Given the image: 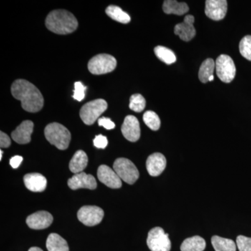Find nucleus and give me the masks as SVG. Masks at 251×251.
I'll list each match as a JSON object with an SVG mask.
<instances>
[{
    "label": "nucleus",
    "instance_id": "obj_4",
    "mask_svg": "<svg viewBox=\"0 0 251 251\" xmlns=\"http://www.w3.org/2000/svg\"><path fill=\"white\" fill-rule=\"evenodd\" d=\"M108 108V103L104 99H99L85 104L80 109V117L87 125H92L100 115Z\"/></svg>",
    "mask_w": 251,
    "mask_h": 251
},
{
    "label": "nucleus",
    "instance_id": "obj_20",
    "mask_svg": "<svg viewBox=\"0 0 251 251\" xmlns=\"http://www.w3.org/2000/svg\"><path fill=\"white\" fill-rule=\"evenodd\" d=\"M163 10L166 14L182 16L189 11V8L186 3L179 2L175 0H166L163 2Z\"/></svg>",
    "mask_w": 251,
    "mask_h": 251
},
{
    "label": "nucleus",
    "instance_id": "obj_22",
    "mask_svg": "<svg viewBox=\"0 0 251 251\" xmlns=\"http://www.w3.org/2000/svg\"><path fill=\"white\" fill-rule=\"evenodd\" d=\"M206 248V242L199 236L188 238L181 244V251H203Z\"/></svg>",
    "mask_w": 251,
    "mask_h": 251
},
{
    "label": "nucleus",
    "instance_id": "obj_14",
    "mask_svg": "<svg viewBox=\"0 0 251 251\" xmlns=\"http://www.w3.org/2000/svg\"><path fill=\"white\" fill-rule=\"evenodd\" d=\"M68 186L72 190L80 188H87L94 190L97 187V180L92 175L86 174L85 173H77L72 176L68 181Z\"/></svg>",
    "mask_w": 251,
    "mask_h": 251
},
{
    "label": "nucleus",
    "instance_id": "obj_9",
    "mask_svg": "<svg viewBox=\"0 0 251 251\" xmlns=\"http://www.w3.org/2000/svg\"><path fill=\"white\" fill-rule=\"evenodd\" d=\"M104 211L97 206H84L77 212V219L87 226H97L103 219Z\"/></svg>",
    "mask_w": 251,
    "mask_h": 251
},
{
    "label": "nucleus",
    "instance_id": "obj_17",
    "mask_svg": "<svg viewBox=\"0 0 251 251\" xmlns=\"http://www.w3.org/2000/svg\"><path fill=\"white\" fill-rule=\"evenodd\" d=\"M166 158L161 153H154L148 157L146 162L147 170L151 176H157L166 168Z\"/></svg>",
    "mask_w": 251,
    "mask_h": 251
},
{
    "label": "nucleus",
    "instance_id": "obj_7",
    "mask_svg": "<svg viewBox=\"0 0 251 251\" xmlns=\"http://www.w3.org/2000/svg\"><path fill=\"white\" fill-rule=\"evenodd\" d=\"M147 244L151 251H170L171 250V242L169 235L163 228L154 227L149 232Z\"/></svg>",
    "mask_w": 251,
    "mask_h": 251
},
{
    "label": "nucleus",
    "instance_id": "obj_29",
    "mask_svg": "<svg viewBox=\"0 0 251 251\" xmlns=\"http://www.w3.org/2000/svg\"><path fill=\"white\" fill-rule=\"evenodd\" d=\"M239 51L244 58L251 61V36H244L239 44Z\"/></svg>",
    "mask_w": 251,
    "mask_h": 251
},
{
    "label": "nucleus",
    "instance_id": "obj_32",
    "mask_svg": "<svg viewBox=\"0 0 251 251\" xmlns=\"http://www.w3.org/2000/svg\"><path fill=\"white\" fill-rule=\"evenodd\" d=\"M108 139L103 135H97L94 140V146L99 149H105L108 145Z\"/></svg>",
    "mask_w": 251,
    "mask_h": 251
},
{
    "label": "nucleus",
    "instance_id": "obj_16",
    "mask_svg": "<svg viewBox=\"0 0 251 251\" xmlns=\"http://www.w3.org/2000/svg\"><path fill=\"white\" fill-rule=\"evenodd\" d=\"M34 130V123L25 120L21 124L11 133V137L16 143L25 145L31 141V135Z\"/></svg>",
    "mask_w": 251,
    "mask_h": 251
},
{
    "label": "nucleus",
    "instance_id": "obj_3",
    "mask_svg": "<svg viewBox=\"0 0 251 251\" xmlns=\"http://www.w3.org/2000/svg\"><path fill=\"white\" fill-rule=\"evenodd\" d=\"M46 140L51 145L60 150H65L69 148L71 142V133L64 126L61 124H50L44 130Z\"/></svg>",
    "mask_w": 251,
    "mask_h": 251
},
{
    "label": "nucleus",
    "instance_id": "obj_6",
    "mask_svg": "<svg viewBox=\"0 0 251 251\" xmlns=\"http://www.w3.org/2000/svg\"><path fill=\"white\" fill-rule=\"evenodd\" d=\"M114 171L120 179L128 184H133L139 178V171L133 162L125 158H119L113 164Z\"/></svg>",
    "mask_w": 251,
    "mask_h": 251
},
{
    "label": "nucleus",
    "instance_id": "obj_27",
    "mask_svg": "<svg viewBox=\"0 0 251 251\" xmlns=\"http://www.w3.org/2000/svg\"><path fill=\"white\" fill-rule=\"evenodd\" d=\"M143 121L150 129L158 130L161 126V120L158 115L153 111L149 110L143 115Z\"/></svg>",
    "mask_w": 251,
    "mask_h": 251
},
{
    "label": "nucleus",
    "instance_id": "obj_21",
    "mask_svg": "<svg viewBox=\"0 0 251 251\" xmlns=\"http://www.w3.org/2000/svg\"><path fill=\"white\" fill-rule=\"evenodd\" d=\"M46 248L49 251H69L67 241L56 233L50 234L46 241Z\"/></svg>",
    "mask_w": 251,
    "mask_h": 251
},
{
    "label": "nucleus",
    "instance_id": "obj_12",
    "mask_svg": "<svg viewBox=\"0 0 251 251\" xmlns=\"http://www.w3.org/2000/svg\"><path fill=\"white\" fill-rule=\"evenodd\" d=\"M97 176L100 182L105 186L111 188H120L122 187V179L117 175L116 172L112 170L106 165L99 166L97 171Z\"/></svg>",
    "mask_w": 251,
    "mask_h": 251
},
{
    "label": "nucleus",
    "instance_id": "obj_18",
    "mask_svg": "<svg viewBox=\"0 0 251 251\" xmlns=\"http://www.w3.org/2000/svg\"><path fill=\"white\" fill-rule=\"evenodd\" d=\"M26 187L32 192H43L47 186V179L39 173H30L24 176Z\"/></svg>",
    "mask_w": 251,
    "mask_h": 251
},
{
    "label": "nucleus",
    "instance_id": "obj_33",
    "mask_svg": "<svg viewBox=\"0 0 251 251\" xmlns=\"http://www.w3.org/2000/svg\"><path fill=\"white\" fill-rule=\"evenodd\" d=\"M98 124L100 126H103L107 130H111L115 128V123L112 122L110 119L106 118V117H101V118L99 119Z\"/></svg>",
    "mask_w": 251,
    "mask_h": 251
},
{
    "label": "nucleus",
    "instance_id": "obj_2",
    "mask_svg": "<svg viewBox=\"0 0 251 251\" xmlns=\"http://www.w3.org/2000/svg\"><path fill=\"white\" fill-rule=\"evenodd\" d=\"M46 26L55 34H68L76 30L78 22L72 13L66 10H54L48 15Z\"/></svg>",
    "mask_w": 251,
    "mask_h": 251
},
{
    "label": "nucleus",
    "instance_id": "obj_23",
    "mask_svg": "<svg viewBox=\"0 0 251 251\" xmlns=\"http://www.w3.org/2000/svg\"><path fill=\"white\" fill-rule=\"evenodd\" d=\"M211 244L215 251H236L237 244L232 239L214 236L211 238Z\"/></svg>",
    "mask_w": 251,
    "mask_h": 251
},
{
    "label": "nucleus",
    "instance_id": "obj_5",
    "mask_svg": "<svg viewBox=\"0 0 251 251\" xmlns=\"http://www.w3.org/2000/svg\"><path fill=\"white\" fill-rule=\"evenodd\" d=\"M117 67V60L108 54H99L89 61L88 69L94 75H102L113 72Z\"/></svg>",
    "mask_w": 251,
    "mask_h": 251
},
{
    "label": "nucleus",
    "instance_id": "obj_25",
    "mask_svg": "<svg viewBox=\"0 0 251 251\" xmlns=\"http://www.w3.org/2000/svg\"><path fill=\"white\" fill-rule=\"evenodd\" d=\"M105 13L109 17L117 22L123 23V24L130 23V16L119 6L110 5L105 9Z\"/></svg>",
    "mask_w": 251,
    "mask_h": 251
},
{
    "label": "nucleus",
    "instance_id": "obj_24",
    "mask_svg": "<svg viewBox=\"0 0 251 251\" xmlns=\"http://www.w3.org/2000/svg\"><path fill=\"white\" fill-rule=\"evenodd\" d=\"M216 69V63L214 59L211 58L206 59L202 62V65L200 68L198 77L202 83H206L209 82L211 76L214 75V72Z\"/></svg>",
    "mask_w": 251,
    "mask_h": 251
},
{
    "label": "nucleus",
    "instance_id": "obj_11",
    "mask_svg": "<svg viewBox=\"0 0 251 251\" xmlns=\"http://www.w3.org/2000/svg\"><path fill=\"white\" fill-rule=\"evenodd\" d=\"M121 130L124 137L128 141L135 143L140 139V123L135 116L128 115L126 117Z\"/></svg>",
    "mask_w": 251,
    "mask_h": 251
},
{
    "label": "nucleus",
    "instance_id": "obj_8",
    "mask_svg": "<svg viewBox=\"0 0 251 251\" xmlns=\"http://www.w3.org/2000/svg\"><path fill=\"white\" fill-rule=\"evenodd\" d=\"M216 71L218 77L222 82L229 83L236 75L234 61L227 54H221L216 61Z\"/></svg>",
    "mask_w": 251,
    "mask_h": 251
},
{
    "label": "nucleus",
    "instance_id": "obj_35",
    "mask_svg": "<svg viewBox=\"0 0 251 251\" xmlns=\"http://www.w3.org/2000/svg\"><path fill=\"white\" fill-rule=\"evenodd\" d=\"M23 158L21 156H15L10 160V165L13 168H18L22 163Z\"/></svg>",
    "mask_w": 251,
    "mask_h": 251
},
{
    "label": "nucleus",
    "instance_id": "obj_19",
    "mask_svg": "<svg viewBox=\"0 0 251 251\" xmlns=\"http://www.w3.org/2000/svg\"><path fill=\"white\" fill-rule=\"evenodd\" d=\"M88 163V157L85 151L78 150L74 155L70 163H69V169L74 174L82 173L85 169Z\"/></svg>",
    "mask_w": 251,
    "mask_h": 251
},
{
    "label": "nucleus",
    "instance_id": "obj_26",
    "mask_svg": "<svg viewBox=\"0 0 251 251\" xmlns=\"http://www.w3.org/2000/svg\"><path fill=\"white\" fill-rule=\"evenodd\" d=\"M154 53L160 60L168 65L173 64L176 61V55L174 52L164 46H156L154 49Z\"/></svg>",
    "mask_w": 251,
    "mask_h": 251
},
{
    "label": "nucleus",
    "instance_id": "obj_30",
    "mask_svg": "<svg viewBox=\"0 0 251 251\" xmlns=\"http://www.w3.org/2000/svg\"><path fill=\"white\" fill-rule=\"evenodd\" d=\"M237 247L239 251H251V238L242 235L238 236Z\"/></svg>",
    "mask_w": 251,
    "mask_h": 251
},
{
    "label": "nucleus",
    "instance_id": "obj_1",
    "mask_svg": "<svg viewBox=\"0 0 251 251\" xmlns=\"http://www.w3.org/2000/svg\"><path fill=\"white\" fill-rule=\"evenodd\" d=\"M11 91L13 97L21 100V106L25 111L37 112L44 107V99L42 94L29 81L23 79L14 81Z\"/></svg>",
    "mask_w": 251,
    "mask_h": 251
},
{
    "label": "nucleus",
    "instance_id": "obj_34",
    "mask_svg": "<svg viewBox=\"0 0 251 251\" xmlns=\"http://www.w3.org/2000/svg\"><path fill=\"white\" fill-rule=\"evenodd\" d=\"M11 139L6 133L1 131L0 133V147L1 148H7L11 145Z\"/></svg>",
    "mask_w": 251,
    "mask_h": 251
},
{
    "label": "nucleus",
    "instance_id": "obj_15",
    "mask_svg": "<svg viewBox=\"0 0 251 251\" xmlns=\"http://www.w3.org/2000/svg\"><path fill=\"white\" fill-rule=\"evenodd\" d=\"M53 221V217L49 212L39 211L28 216L26 223L31 229H43L47 228Z\"/></svg>",
    "mask_w": 251,
    "mask_h": 251
},
{
    "label": "nucleus",
    "instance_id": "obj_13",
    "mask_svg": "<svg viewBox=\"0 0 251 251\" xmlns=\"http://www.w3.org/2000/svg\"><path fill=\"white\" fill-rule=\"evenodd\" d=\"M195 22L194 16L187 15L185 16L182 23L176 25L175 27V34L179 36L180 39L184 41L192 40L196 34L193 23Z\"/></svg>",
    "mask_w": 251,
    "mask_h": 251
},
{
    "label": "nucleus",
    "instance_id": "obj_10",
    "mask_svg": "<svg viewBox=\"0 0 251 251\" xmlns=\"http://www.w3.org/2000/svg\"><path fill=\"white\" fill-rule=\"evenodd\" d=\"M227 2L226 0H206L205 14L213 21H221L226 17Z\"/></svg>",
    "mask_w": 251,
    "mask_h": 251
},
{
    "label": "nucleus",
    "instance_id": "obj_37",
    "mask_svg": "<svg viewBox=\"0 0 251 251\" xmlns=\"http://www.w3.org/2000/svg\"><path fill=\"white\" fill-rule=\"evenodd\" d=\"M2 156H3V151H2V150H1V151H0V160L2 159Z\"/></svg>",
    "mask_w": 251,
    "mask_h": 251
},
{
    "label": "nucleus",
    "instance_id": "obj_36",
    "mask_svg": "<svg viewBox=\"0 0 251 251\" xmlns=\"http://www.w3.org/2000/svg\"><path fill=\"white\" fill-rule=\"evenodd\" d=\"M28 251H43V250L42 249H41L40 248L31 247Z\"/></svg>",
    "mask_w": 251,
    "mask_h": 251
},
{
    "label": "nucleus",
    "instance_id": "obj_31",
    "mask_svg": "<svg viewBox=\"0 0 251 251\" xmlns=\"http://www.w3.org/2000/svg\"><path fill=\"white\" fill-rule=\"evenodd\" d=\"M85 86L83 85V84L81 82H76L74 84V99L77 100V101H81L83 100L85 97Z\"/></svg>",
    "mask_w": 251,
    "mask_h": 251
},
{
    "label": "nucleus",
    "instance_id": "obj_28",
    "mask_svg": "<svg viewBox=\"0 0 251 251\" xmlns=\"http://www.w3.org/2000/svg\"><path fill=\"white\" fill-rule=\"evenodd\" d=\"M146 106V100L140 94L132 95L130 98L129 108L134 112H140L143 111Z\"/></svg>",
    "mask_w": 251,
    "mask_h": 251
}]
</instances>
